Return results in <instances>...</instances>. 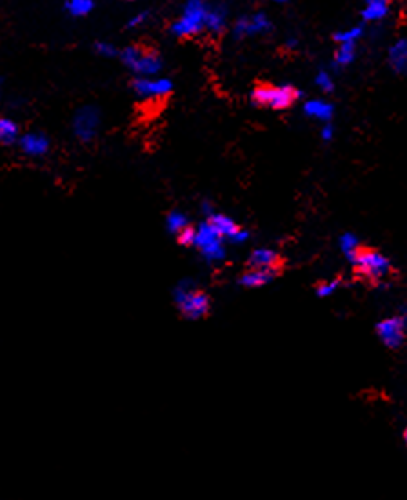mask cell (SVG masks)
I'll use <instances>...</instances> for the list:
<instances>
[{"label": "cell", "mask_w": 407, "mask_h": 500, "mask_svg": "<svg viewBox=\"0 0 407 500\" xmlns=\"http://www.w3.org/2000/svg\"><path fill=\"white\" fill-rule=\"evenodd\" d=\"M173 302L186 320H200L208 317L211 298L193 281H180L173 289Z\"/></svg>", "instance_id": "1"}, {"label": "cell", "mask_w": 407, "mask_h": 500, "mask_svg": "<svg viewBox=\"0 0 407 500\" xmlns=\"http://www.w3.org/2000/svg\"><path fill=\"white\" fill-rule=\"evenodd\" d=\"M298 99H300V91L295 86H275L264 80H258L251 91V102L256 108H266L273 111L289 110Z\"/></svg>", "instance_id": "2"}, {"label": "cell", "mask_w": 407, "mask_h": 500, "mask_svg": "<svg viewBox=\"0 0 407 500\" xmlns=\"http://www.w3.org/2000/svg\"><path fill=\"white\" fill-rule=\"evenodd\" d=\"M191 248L199 251L204 261L209 262V264L224 262L225 253H227L224 246V237L217 231V228L208 219L195 228V239Z\"/></svg>", "instance_id": "3"}, {"label": "cell", "mask_w": 407, "mask_h": 500, "mask_svg": "<svg viewBox=\"0 0 407 500\" xmlns=\"http://www.w3.org/2000/svg\"><path fill=\"white\" fill-rule=\"evenodd\" d=\"M351 264L355 266V271L362 278H367L371 282L386 281L393 271L391 261L376 250H362L360 248Z\"/></svg>", "instance_id": "4"}, {"label": "cell", "mask_w": 407, "mask_h": 500, "mask_svg": "<svg viewBox=\"0 0 407 500\" xmlns=\"http://www.w3.org/2000/svg\"><path fill=\"white\" fill-rule=\"evenodd\" d=\"M122 58L135 73L142 75V77H151L162 66L157 49L153 46H146V44H135V46L127 47L122 53Z\"/></svg>", "instance_id": "5"}, {"label": "cell", "mask_w": 407, "mask_h": 500, "mask_svg": "<svg viewBox=\"0 0 407 500\" xmlns=\"http://www.w3.org/2000/svg\"><path fill=\"white\" fill-rule=\"evenodd\" d=\"M100 130V111L93 106H86L75 113L73 135L82 144L93 142Z\"/></svg>", "instance_id": "6"}, {"label": "cell", "mask_w": 407, "mask_h": 500, "mask_svg": "<svg viewBox=\"0 0 407 500\" xmlns=\"http://www.w3.org/2000/svg\"><path fill=\"white\" fill-rule=\"evenodd\" d=\"M375 331L382 344L389 349L400 348L407 335L406 322H404V318L400 315L398 317H387L384 320H380V322L376 324Z\"/></svg>", "instance_id": "7"}, {"label": "cell", "mask_w": 407, "mask_h": 500, "mask_svg": "<svg viewBox=\"0 0 407 500\" xmlns=\"http://www.w3.org/2000/svg\"><path fill=\"white\" fill-rule=\"evenodd\" d=\"M208 220L217 228V231L224 237V240H227L231 244L235 246L245 244V242L249 240L251 237L249 231L241 228V226L236 224L235 220L231 219V217H227V215L217 213V211H214L211 217H208Z\"/></svg>", "instance_id": "8"}, {"label": "cell", "mask_w": 407, "mask_h": 500, "mask_svg": "<svg viewBox=\"0 0 407 500\" xmlns=\"http://www.w3.org/2000/svg\"><path fill=\"white\" fill-rule=\"evenodd\" d=\"M171 82L166 78H151V77H138L133 80V89L140 99L158 100L164 99L171 93Z\"/></svg>", "instance_id": "9"}, {"label": "cell", "mask_w": 407, "mask_h": 500, "mask_svg": "<svg viewBox=\"0 0 407 500\" xmlns=\"http://www.w3.org/2000/svg\"><path fill=\"white\" fill-rule=\"evenodd\" d=\"M16 144L27 158H44L51 150V141L40 131H27V133L18 136Z\"/></svg>", "instance_id": "10"}, {"label": "cell", "mask_w": 407, "mask_h": 500, "mask_svg": "<svg viewBox=\"0 0 407 500\" xmlns=\"http://www.w3.org/2000/svg\"><path fill=\"white\" fill-rule=\"evenodd\" d=\"M278 275V267H249L244 275L241 276V284L244 287H262L275 281Z\"/></svg>", "instance_id": "11"}, {"label": "cell", "mask_w": 407, "mask_h": 500, "mask_svg": "<svg viewBox=\"0 0 407 500\" xmlns=\"http://www.w3.org/2000/svg\"><path fill=\"white\" fill-rule=\"evenodd\" d=\"M280 257L271 248H256L251 251L249 267H278Z\"/></svg>", "instance_id": "12"}, {"label": "cell", "mask_w": 407, "mask_h": 500, "mask_svg": "<svg viewBox=\"0 0 407 500\" xmlns=\"http://www.w3.org/2000/svg\"><path fill=\"white\" fill-rule=\"evenodd\" d=\"M21 128L13 119L0 117V146H13L18 142Z\"/></svg>", "instance_id": "13"}, {"label": "cell", "mask_w": 407, "mask_h": 500, "mask_svg": "<svg viewBox=\"0 0 407 500\" xmlns=\"http://www.w3.org/2000/svg\"><path fill=\"white\" fill-rule=\"evenodd\" d=\"M304 111H306V115L324 120V122L331 120V117H333V106L322 102V100H309L308 104L304 106Z\"/></svg>", "instance_id": "14"}, {"label": "cell", "mask_w": 407, "mask_h": 500, "mask_svg": "<svg viewBox=\"0 0 407 500\" xmlns=\"http://www.w3.org/2000/svg\"><path fill=\"white\" fill-rule=\"evenodd\" d=\"M188 226H191V222H189L188 219V215L184 213V211H180V209H173V211H169L166 217V230L169 231L171 235H175L177 237L180 231H184Z\"/></svg>", "instance_id": "15"}, {"label": "cell", "mask_w": 407, "mask_h": 500, "mask_svg": "<svg viewBox=\"0 0 407 500\" xmlns=\"http://www.w3.org/2000/svg\"><path fill=\"white\" fill-rule=\"evenodd\" d=\"M338 242H340V250H342V253L345 255V259L349 262L353 261L356 253H358V250H360V239H358L355 233L345 231V233L340 237Z\"/></svg>", "instance_id": "16"}, {"label": "cell", "mask_w": 407, "mask_h": 500, "mask_svg": "<svg viewBox=\"0 0 407 500\" xmlns=\"http://www.w3.org/2000/svg\"><path fill=\"white\" fill-rule=\"evenodd\" d=\"M391 62L397 71L406 73L407 71V42H400L398 46H395L391 55Z\"/></svg>", "instance_id": "17"}, {"label": "cell", "mask_w": 407, "mask_h": 500, "mask_svg": "<svg viewBox=\"0 0 407 500\" xmlns=\"http://www.w3.org/2000/svg\"><path fill=\"white\" fill-rule=\"evenodd\" d=\"M338 287H340V281L338 278H333V281L320 282L319 286L314 287V293H317V297L328 298V297H333Z\"/></svg>", "instance_id": "18"}, {"label": "cell", "mask_w": 407, "mask_h": 500, "mask_svg": "<svg viewBox=\"0 0 407 500\" xmlns=\"http://www.w3.org/2000/svg\"><path fill=\"white\" fill-rule=\"evenodd\" d=\"M66 8H68V11L71 13V15L80 16V15H86V13L91 11V8H93V2H91V0H68Z\"/></svg>", "instance_id": "19"}, {"label": "cell", "mask_w": 407, "mask_h": 500, "mask_svg": "<svg viewBox=\"0 0 407 500\" xmlns=\"http://www.w3.org/2000/svg\"><path fill=\"white\" fill-rule=\"evenodd\" d=\"M193 239H195V228L193 226H188L186 230L180 231L177 235V240L180 246H186V248H191L193 246Z\"/></svg>", "instance_id": "20"}, {"label": "cell", "mask_w": 407, "mask_h": 500, "mask_svg": "<svg viewBox=\"0 0 407 500\" xmlns=\"http://www.w3.org/2000/svg\"><path fill=\"white\" fill-rule=\"evenodd\" d=\"M334 136V131H333V126L328 124L324 126V130H322V141L324 142H331Z\"/></svg>", "instance_id": "21"}, {"label": "cell", "mask_w": 407, "mask_h": 500, "mask_svg": "<svg viewBox=\"0 0 407 500\" xmlns=\"http://www.w3.org/2000/svg\"><path fill=\"white\" fill-rule=\"evenodd\" d=\"M200 211H202V215H206V219H208V217H211V215L214 213L213 204L209 202V200H204L202 206H200Z\"/></svg>", "instance_id": "22"}, {"label": "cell", "mask_w": 407, "mask_h": 500, "mask_svg": "<svg viewBox=\"0 0 407 500\" xmlns=\"http://www.w3.org/2000/svg\"><path fill=\"white\" fill-rule=\"evenodd\" d=\"M400 317L404 318V322H406V328H407V308L402 309V315H400Z\"/></svg>", "instance_id": "23"}, {"label": "cell", "mask_w": 407, "mask_h": 500, "mask_svg": "<svg viewBox=\"0 0 407 500\" xmlns=\"http://www.w3.org/2000/svg\"><path fill=\"white\" fill-rule=\"evenodd\" d=\"M404 442H406V446H407V427H406V431H404Z\"/></svg>", "instance_id": "24"}]
</instances>
